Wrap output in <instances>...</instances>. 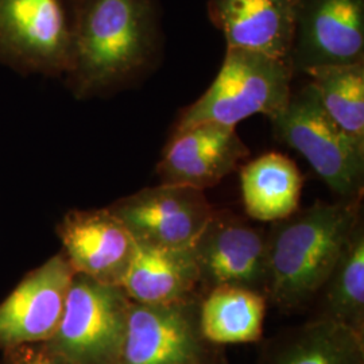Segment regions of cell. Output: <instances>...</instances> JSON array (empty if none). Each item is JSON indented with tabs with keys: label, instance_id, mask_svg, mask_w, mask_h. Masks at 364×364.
I'll use <instances>...</instances> for the list:
<instances>
[{
	"label": "cell",
	"instance_id": "cell-21",
	"mask_svg": "<svg viewBox=\"0 0 364 364\" xmlns=\"http://www.w3.org/2000/svg\"><path fill=\"white\" fill-rule=\"evenodd\" d=\"M0 364H70L48 341L26 343L3 351Z\"/></svg>",
	"mask_w": 364,
	"mask_h": 364
},
{
	"label": "cell",
	"instance_id": "cell-16",
	"mask_svg": "<svg viewBox=\"0 0 364 364\" xmlns=\"http://www.w3.org/2000/svg\"><path fill=\"white\" fill-rule=\"evenodd\" d=\"M302 176L294 161L267 153L240 170V188L246 213L263 223L284 220L299 210Z\"/></svg>",
	"mask_w": 364,
	"mask_h": 364
},
{
	"label": "cell",
	"instance_id": "cell-4",
	"mask_svg": "<svg viewBox=\"0 0 364 364\" xmlns=\"http://www.w3.org/2000/svg\"><path fill=\"white\" fill-rule=\"evenodd\" d=\"M270 122L274 136L304 156L340 200H362L364 146L326 115L309 81L291 92L287 107Z\"/></svg>",
	"mask_w": 364,
	"mask_h": 364
},
{
	"label": "cell",
	"instance_id": "cell-15",
	"mask_svg": "<svg viewBox=\"0 0 364 364\" xmlns=\"http://www.w3.org/2000/svg\"><path fill=\"white\" fill-rule=\"evenodd\" d=\"M136 243V242H135ZM200 275L192 247H158L136 243L120 287L132 302L168 305L193 299Z\"/></svg>",
	"mask_w": 364,
	"mask_h": 364
},
{
	"label": "cell",
	"instance_id": "cell-8",
	"mask_svg": "<svg viewBox=\"0 0 364 364\" xmlns=\"http://www.w3.org/2000/svg\"><path fill=\"white\" fill-rule=\"evenodd\" d=\"M108 209L136 243L158 247H192L215 209L203 191L159 183L123 197Z\"/></svg>",
	"mask_w": 364,
	"mask_h": 364
},
{
	"label": "cell",
	"instance_id": "cell-9",
	"mask_svg": "<svg viewBox=\"0 0 364 364\" xmlns=\"http://www.w3.org/2000/svg\"><path fill=\"white\" fill-rule=\"evenodd\" d=\"M289 61L305 76L364 61V0H299Z\"/></svg>",
	"mask_w": 364,
	"mask_h": 364
},
{
	"label": "cell",
	"instance_id": "cell-20",
	"mask_svg": "<svg viewBox=\"0 0 364 364\" xmlns=\"http://www.w3.org/2000/svg\"><path fill=\"white\" fill-rule=\"evenodd\" d=\"M321 317L364 335V223L353 227L338 263L326 281Z\"/></svg>",
	"mask_w": 364,
	"mask_h": 364
},
{
	"label": "cell",
	"instance_id": "cell-6",
	"mask_svg": "<svg viewBox=\"0 0 364 364\" xmlns=\"http://www.w3.org/2000/svg\"><path fill=\"white\" fill-rule=\"evenodd\" d=\"M73 0H0V63L21 73L65 76Z\"/></svg>",
	"mask_w": 364,
	"mask_h": 364
},
{
	"label": "cell",
	"instance_id": "cell-14",
	"mask_svg": "<svg viewBox=\"0 0 364 364\" xmlns=\"http://www.w3.org/2000/svg\"><path fill=\"white\" fill-rule=\"evenodd\" d=\"M299 0H208L209 21L227 48L287 60L294 36Z\"/></svg>",
	"mask_w": 364,
	"mask_h": 364
},
{
	"label": "cell",
	"instance_id": "cell-12",
	"mask_svg": "<svg viewBox=\"0 0 364 364\" xmlns=\"http://www.w3.org/2000/svg\"><path fill=\"white\" fill-rule=\"evenodd\" d=\"M235 127L198 123L174 130L156 165L159 183L205 191L220 183L248 156Z\"/></svg>",
	"mask_w": 364,
	"mask_h": 364
},
{
	"label": "cell",
	"instance_id": "cell-11",
	"mask_svg": "<svg viewBox=\"0 0 364 364\" xmlns=\"http://www.w3.org/2000/svg\"><path fill=\"white\" fill-rule=\"evenodd\" d=\"M76 272L63 252L31 270L0 302V350L48 341L60 326Z\"/></svg>",
	"mask_w": 364,
	"mask_h": 364
},
{
	"label": "cell",
	"instance_id": "cell-10",
	"mask_svg": "<svg viewBox=\"0 0 364 364\" xmlns=\"http://www.w3.org/2000/svg\"><path fill=\"white\" fill-rule=\"evenodd\" d=\"M192 252L200 285L258 290L267 284V235L231 212L215 210Z\"/></svg>",
	"mask_w": 364,
	"mask_h": 364
},
{
	"label": "cell",
	"instance_id": "cell-13",
	"mask_svg": "<svg viewBox=\"0 0 364 364\" xmlns=\"http://www.w3.org/2000/svg\"><path fill=\"white\" fill-rule=\"evenodd\" d=\"M55 231L63 254L76 273L120 287L136 243L109 209L69 210Z\"/></svg>",
	"mask_w": 364,
	"mask_h": 364
},
{
	"label": "cell",
	"instance_id": "cell-19",
	"mask_svg": "<svg viewBox=\"0 0 364 364\" xmlns=\"http://www.w3.org/2000/svg\"><path fill=\"white\" fill-rule=\"evenodd\" d=\"M326 115L364 146V61L316 68L306 73Z\"/></svg>",
	"mask_w": 364,
	"mask_h": 364
},
{
	"label": "cell",
	"instance_id": "cell-5",
	"mask_svg": "<svg viewBox=\"0 0 364 364\" xmlns=\"http://www.w3.org/2000/svg\"><path fill=\"white\" fill-rule=\"evenodd\" d=\"M130 306L123 287L76 273L63 318L48 344L70 364H114Z\"/></svg>",
	"mask_w": 364,
	"mask_h": 364
},
{
	"label": "cell",
	"instance_id": "cell-17",
	"mask_svg": "<svg viewBox=\"0 0 364 364\" xmlns=\"http://www.w3.org/2000/svg\"><path fill=\"white\" fill-rule=\"evenodd\" d=\"M266 297L247 287H216L198 305V326L212 344H246L259 340Z\"/></svg>",
	"mask_w": 364,
	"mask_h": 364
},
{
	"label": "cell",
	"instance_id": "cell-3",
	"mask_svg": "<svg viewBox=\"0 0 364 364\" xmlns=\"http://www.w3.org/2000/svg\"><path fill=\"white\" fill-rule=\"evenodd\" d=\"M293 77L287 60L227 48L218 76L200 99L182 111L174 130L208 122L236 127L254 115L270 119L287 107Z\"/></svg>",
	"mask_w": 364,
	"mask_h": 364
},
{
	"label": "cell",
	"instance_id": "cell-2",
	"mask_svg": "<svg viewBox=\"0 0 364 364\" xmlns=\"http://www.w3.org/2000/svg\"><path fill=\"white\" fill-rule=\"evenodd\" d=\"M362 200L317 201L272 223L267 235L266 291L277 305L294 309L326 287L353 227Z\"/></svg>",
	"mask_w": 364,
	"mask_h": 364
},
{
	"label": "cell",
	"instance_id": "cell-18",
	"mask_svg": "<svg viewBox=\"0 0 364 364\" xmlns=\"http://www.w3.org/2000/svg\"><path fill=\"white\" fill-rule=\"evenodd\" d=\"M263 364H364V335L320 317L277 346Z\"/></svg>",
	"mask_w": 364,
	"mask_h": 364
},
{
	"label": "cell",
	"instance_id": "cell-7",
	"mask_svg": "<svg viewBox=\"0 0 364 364\" xmlns=\"http://www.w3.org/2000/svg\"><path fill=\"white\" fill-rule=\"evenodd\" d=\"M196 299L168 305L131 301L126 336L114 364H210Z\"/></svg>",
	"mask_w": 364,
	"mask_h": 364
},
{
	"label": "cell",
	"instance_id": "cell-1",
	"mask_svg": "<svg viewBox=\"0 0 364 364\" xmlns=\"http://www.w3.org/2000/svg\"><path fill=\"white\" fill-rule=\"evenodd\" d=\"M162 52L158 0H73L65 75L77 99L105 96L154 70Z\"/></svg>",
	"mask_w": 364,
	"mask_h": 364
}]
</instances>
